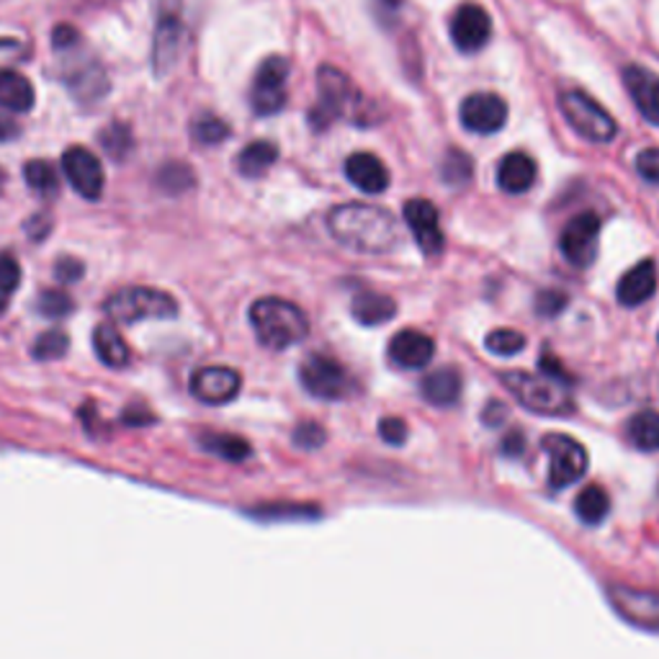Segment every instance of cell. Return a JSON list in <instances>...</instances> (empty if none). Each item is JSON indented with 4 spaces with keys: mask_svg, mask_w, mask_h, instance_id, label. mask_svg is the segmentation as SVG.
Wrapping results in <instances>:
<instances>
[{
    "mask_svg": "<svg viewBox=\"0 0 659 659\" xmlns=\"http://www.w3.org/2000/svg\"><path fill=\"white\" fill-rule=\"evenodd\" d=\"M242 379L234 368L203 366L191 376V395L203 405H227L240 395Z\"/></svg>",
    "mask_w": 659,
    "mask_h": 659,
    "instance_id": "14",
    "label": "cell"
},
{
    "mask_svg": "<svg viewBox=\"0 0 659 659\" xmlns=\"http://www.w3.org/2000/svg\"><path fill=\"white\" fill-rule=\"evenodd\" d=\"M433 356H436L433 337L420 333V330H402V333H397L389 343L391 364L399 368H407V372L428 366L430 360H433Z\"/></svg>",
    "mask_w": 659,
    "mask_h": 659,
    "instance_id": "17",
    "label": "cell"
},
{
    "mask_svg": "<svg viewBox=\"0 0 659 659\" xmlns=\"http://www.w3.org/2000/svg\"><path fill=\"white\" fill-rule=\"evenodd\" d=\"M657 292V263L652 258L634 265L629 273H624V279L618 281L616 296L624 307H641L649 302Z\"/></svg>",
    "mask_w": 659,
    "mask_h": 659,
    "instance_id": "20",
    "label": "cell"
},
{
    "mask_svg": "<svg viewBox=\"0 0 659 659\" xmlns=\"http://www.w3.org/2000/svg\"><path fill=\"white\" fill-rule=\"evenodd\" d=\"M422 397L433 407H453L461 397V374L453 366H443L428 374L420 384Z\"/></svg>",
    "mask_w": 659,
    "mask_h": 659,
    "instance_id": "24",
    "label": "cell"
},
{
    "mask_svg": "<svg viewBox=\"0 0 659 659\" xmlns=\"http://www.w3.org/2000/svg\"><path fill=\"white\" fill-rule=\"evenodd\" d=\"M201 446L217 457H222L227 461H245L250 457V443L245 438L232 436V433H203L201 436Z\"/></svg>",
    "mask_w": 659,
    "mask_h": 659,
    "instance_id": "32",
    "label": "cell"
},
{
    "mask_svg": "<svg viewBox=\"0 0 659 659\" xmlns=\"http://www.w3.org/2000/svg\"><path fill=\"white\" fill-rule=\"evenodd\" d=\"M567 304H569L567 294L559 292V289H546V292H541L536 296V315L546 320L559 317L562 312L567 310Z\"/></svg>",
    "mask_w": 659,
    "mask_h": 659,
    "instance_id": "41",
    "label": "cell"
},
{
    "mask_svg": "<svg viewBox=\"0 0 659 659\" xmlns=\"http://www.w3.org/2000/svg\"><path fill=\"white\" fill-rule=\"evenodd\" d=\"M289 101V62L284 57H269L258 67L253 88H250V106L258 116H273Z\"/></svg>",
    "mask_w": 659,
    "mask_h": 659,
    "instance_id": "9",
    "label": "cell"
},
{
    "mask_svg": "<svg viewBox=\"0 0 659 659\" xmlns=\"http://www.w3.org/2000/svg\"><path fill=\"white\" fill-rule=\"evenodd\" d=\"M637 172L649 184L659 186V147H652V150H645L637 155Z\"/></svg>",
    "mask_w": 659,
    "mask_h": 659,
    "instance_id": "45",
    "label": "cell"
},
{
    "mask_svg": "<svg viewBox=\"0 0 659 659\" xmlns=\"http://www.w3.org/2000/svg\"><path fill=\"white\" fill-rule=\"evenodd\" d=\"M292 438H294V443L300 446V449L315 451V449H320V446H325L327 433H325V428L320 426V422L304 420V422H300V426L294 428V436Z\"/></svg>",
    "mask_w": 659,
    "mask_h": 659,
    "instance_id": "40",
    "label": "cell"
},
{
    "mask_svg": "<svg viewBox=\"0 0 659 659\" xmlns=\"http://www.w3.org/2000/svg\"><path fill=\"white\" fill-rule=\"evenodd\" d=\"M461 124L474 135H494L505 127L508 104L494 93H472L461 104Z\"/></svg>",
    "mask_w": 659,
    "mask_h": 659,
    "instance_id": "15",
    "label": "cell"
},
{
    "mask_svg": "<svg viewBox=\"0 0 659 659\" xmlns=\"http://www.w3.org/2000/svg\"><path fill=\"white\" fill-rule=\"evenodd\" d=\"M538 168L536 160L525 153H510L498 165V186L505 193H525L529 188L536 184Z\"/></svg>",
    "mask_w": 659,
    "mask_h": 659,
    "instance_id": "22",
    "label": "cell"
},
{
    "mask_svg": "<svg viewBox=\"0 0 659 659\" xmlns=\"http://www.w3.org/2000/svg\"><path fill=\"white\" fill-rule=\"evenodd\" d=\"M541 372H544L546 376H552V379H559L567 384V372H564L559 358H554L552 353H544V356H541Z\"/></svg>",
    "mask_w": 659,
    "mask_h": 659,
    "instance_id": "50",
    "label": "cell"
},
{
    "mask_svg": "<svg viewBox=\"0 0 659 659\" xmlns=\"http://www.w3.org/2000/svg\"><path fill=\"white\" fill-rule=\"evenodd\" d=\"M23 176H27V184L34 193H39V196H54V193H57L60 178L46 160H29L27 168H23Z\"/></svg>",
    "mask_w": 659,
    "mask_h": 659,
    "instance_id": "34",
    "label": "cell"
},
{
    "mask_svg": "<svg viewBox=\"0 0 659 659\" xmlns=\"http://www.w3.org/2000/svg\"><path fill=\"white\" fill-rule=\"evenodd\" d=\"M62 172L70 180V186L75 188L83 199L96 201L104 193V165L85 147H70L62 153Z\"/></svg>",
    "mask_w": 659,
    "mask_h": 659,
    "instance_id": "11",
    "label": "cell"
},
{
    "mask_svg": "<svg viewBox=\"0 0 659 659\" xmlns=\"http://www.w3.org/2000/svg\"><path fill=\"white\" fill-rule=\"evenodd\" d=\"M624 83L626 91L631 93L639 114L645 116L649 124L659 127V75L641 65H629L624 70Z\"/></svg>",
    "mask_w": 659,
    "mask_h": 659,
    "instance_id": "19",
    "label": "cell"
},
{
    "mask_svg": "<svg viewBox=\"0 0 659 659\" xmlns=\"http://www.w3.org/2000/svg\"><path fill=\"white\" fill-rule=\"evenodd\" d=\"M52 44H54V50L65 54V52L77 50V46H81V34H77L73 27H67V23H62V27L54 29Z\"/></svg>",
    "mask_w": 659,
    "mask_h": 659,
    "instance_id": "46",
    "label": "cell"
},
{
    "mask_svg": "<svg viewBox=\"0 0 659 659\" xmlns=\"http://www.w3.org/2000/svg\"><path fill=\"white\" fill-rule=\"evenodd\" d=\"M327 230L341 245L366 255L391 253L399 242L397 217L374 203H343L327 215Z\"/></svg>",
    "mask_w": 659,
    "mask_h": 659,
    "instance_id": "1",
    "label": "cell"
},
{
    "mask_svg": "<svg viewBox=\"0 0 659 659\" xmlns=\"http://www.w3.org/2000/svg\"><path fill=\"white\" fill-rule=\"evenodd\" d=\"M484 345L494 356H517L525 348V335L517 333V330H494V333L484 337Z\"/></svg>",
    "mask_w": 659,
    "mask_h": 659,
    "instance_id": "38",
    "label": "cell"
},
{
    "mask_svg": "<svg viewBox=\"0 0 659 659\" xmlns=\"http://www.w3.org/2000/svg\"><path fill=\"white\" fill-rule=\"evenodd\" d=\"M405 222L410 227L415 242L422 253L436 258L443 253L446 238L441 232V222H438V209L433 201L428 199H410L405 203Z\"/></svg>",
    "mask_w": 659,
    "mask_h": 659,
    "instance_id": "13",
    "label": "cell"
},
{
    "mask_svg": "<svg viewBox=\"0 0 659 659\" xmlns=\"http://www.w3.org/2000/svg\"><path fill=\"white\" fill-rule=\"evenodd\" d=\"M472 172H474V160L469 158L467 153L461 150H449L443 158L441 165V178L446 184L459 188V186H467L469 180H472Z\"/></svg>",
    "mask_w": 659,
    "mask_h": 659,
    "instance_id": "35",
    "label": "cell"
},
{
    "mask_svg": "<svg viewBox=\"0 0 659 659\" xmlns=\"http://www.w3.org/2000/svg\"><path fill=\"white\" fill-rule=\"evenodd\" d=\"M255 515H263V517H317L320 510L312 508V505H289V502H284V505H271V508H263V510H255Z\"/></svg>",
    "mask_w": 659,
    "mask_h": 659,
    "instance_id": "43",
    "label": "cell"
},
{
    "mask_svg": "<svg viewBox=\"0 0 659 659\" xmlns=\"http://www.w3.org/2000/svg\"><path fill=\"white\" fill-rule=\"evenodd\" d=\"M379 3H384L387 8H399L402 6V0H379Z\"/></svg>",
    "mask_w": 659,
    "mask_h": 659,
    "instance_id": "54",
    "label": "cell"
},
{
    "mask_svg": "<svg viewBox=\"0 0 659 659\" xmlns=\"http://www.w3.org/2000/svg\"><path fill=\"white\" fill-rule=\"evenodd\" d=\"M626 433H629V441L639 451H659V410H645L634 415Z\"/></svg>",
    "mask_w": 659,
    "mask_h": 659,
    "instance_id": "29",
    "label": "cell"
},
{
    "mask_svg": "<svg viewBox=\"0 0 659 659\" xmlns=\"http://www.w3.org/2000/svg\"><path fill=\"white\" fill-rule=\"evenodd\" d=\"M106 315L116 325H137L143 320H170L178 315V304L168 292L150 286H127L106 302Z\"/></svg>",
    "mask_w": 659,
    "mask_h": 659,
    "instance_id": "5",
    "label": "cell"
},
{
    "mask_svg": "<svg viewBox=\"0 0 659 659\" xmlns=\"http://www.w3.org/2000/svg\"><path fill=\"white\" fill-rule=\"evenodd\" d=\"M250 325L258 343L271 351H286L302 343L310 335V320L296 304L279 300V296H263L250 307Z\"/></svg>",
    "mask_w": 659,
    "mask_h": 659,
    "instance_id": "3",
    "label": "cell"
},
{
    "mask_svg": "<svg viewBox=\"0 0 659 659\" xmlns=\"http://www.w3.org/2000/svg\"><path fill=\"white\" fill-rule=\"evenodd\" d=\"M500 381L505 384L510 395H513L525 410L536 415H552V418H562V415L575 412V399H572L567 384L552 379V376L505 372L500 374Z\"/></svg>",
    "mask_w": 659,
    "mask_h": 659,
    "instance_id": "4",
    "label": "cell"
},
{
    "mask_svg": "<svg viewBox=\"0 0 659 659\" xmlns=\"http://www.w3.org/2000/svg\"><path fill=\"white\" fill-rule=\"evenodd\" d=\"M559 106H562V114L567 116V122L572 124V129H575L577 135H583L585 139H590V143H598V145H608L610 139H616L618 135L616 119L598 104V101L587 96V93L583 91L562 93Z\"/></svg>",
    "mask_w": 659,
    "mask_h": 659,
    "instance_id": "6",
    "label": "cell"
},
{
    "mask_svg": "<svg viewBox=\"0 0 659 659\" xmlns=\"http://www.w3.org/2000/svg\"><path fill=\"white\" fill-rule=\"evenodd\" d=\"M3 307H6V302H3V300H0V312H3Z\"/></svg>",
    "mask_w": 659,
    "mask_h": 659,
    "instance_id": "56",
    "label": "cell"
},
{
    "mask_svg": "<svg viewBox=\"0 0 659 659\" xmlns=\"http://www.w3.org/2000/svg\"><path fill=\"white\" fill-rule=\"evenodd\" d=\"M67 348H70V341L62 330H46V333L36 337L31 353H34L36 360H57L65 356Z\"/></svg>",
    "mask_w": 659,
    "mask_h": 659,
    "instance_id": "37",
    "label": "cell"
},
{
    "mask_svg": "<svg viewBox=\"0 0 659 659\" xmlns=\"http://www.w3.org/2000/svg\"><path fill=\"white\" fill-rule=\"evenodd\" d=\"M93 351L108 368H124L129 364V348L124 343L119 327L114 323H104L93 333Z\"/></svg>",
    "mask_w": 659,
    "mask_h": 659,
    "instance_id": "26",
    "label": "cell"
},
{
    "mask_svg": "<svg viewBox=\"0 0 659 659\" xmlns=\"http://www.w3.org/2000/svg\"><path fill=\"white\" fill-rule=\"evenodd\" d=\"M27 232L31 234V240H44L46 232H50V217L36 215L34 219H29Z\"/></svg>",
    "mask_w": 659,
    "mask_h": 659,
    "instance_id": "52",
    "label": "cell"
},
{
    "mask_svg": "<svg viewBox=\"0 0 659 659\" xmlns=\"http://www.w3.org/2000/svg\"><path fill=\"white\" fill-rule=\"evenodd\" d=\"M21 284V265L11 253L0 255V294H13Z\"/></svg>",
    "mask_w": 659,
    "mask_h": 659,
    "instance_id": "42",
    "label": "cell"
},
{
    "mask_svg": "<svg viewBox=\"0 0 659 659\" xmlns=\"http://www.w3.org/2000/svg\"><path fill=\"white\" fill-rule=\"evenodd\" d=\"M98 143L104 147V153L108 158L122 163L127 160L132 150H135V137H132L129 124L124 122H112L106 129L98 132Z\"/></svg>",
    "mask_w": 659,
    "mask_h": 659,
    "instance_id": "31",
    "label": "cell"
},
{
    "mask_svg": "<svg viewBox=\"0 0 659 659\" xmlns=\"http://www.w3.org/2000/svg\"><path fill=\"white\" fill-rule=\"evenodd\" d=\"M191 135H193V139L199 145L211 147V145L224 143V139L230 137L232 132H230V127H227V122L219 119V116H215V114H201L199 119L193 122Z\"/></svg>",
    "mask_w": 659,
    "mask_h": 659,
    "instance_id": "36",
    "label": "cell"
},
{
    "mask_svg": "<svg viewBox=\"0 0 659 659\" xmlns=\"http://www.w3.org/2000/svg\"><path fill=\"white\" fill-rule=\"evenodd\" d=\"M276 160H279V147L269 143V139H258V143H250L245 150L238 155V168L242 176L261 178L263 172L271 170V165Z\"/></svg>",
    "mask_w": 659,
    "mask_h": 659,
    "instance_id": "28",
    "label": "cell"
},
{
    "mask_svg": "<svg viewBox=\"0 0 659 659\" xmlns=\"http://www.w3.org/2000/svg\"><path fill=\"white\" fill-rule=\"evenodd\" d=\"M610 603L629 624L659 631V593L616 585L610 587Z\"/></svg>",
    "mask_w": 659,
    "mask_h": 659,
    "instance_id": "16",
    "label": "cell"
},
{
    "mask_svg": "<svg viewBox=\"0 0 659 659\" xmlns=\"http://www.w3.org/2000/svg\"><path fill=\"white\" fill-rule=\"evenodd\" d=\"M500 449H502V453H505V457L517 459L525 451V436L521 433V430H510V433L502 438Z\"/></svg>",
    "mask_w": 659,
    "mask_h": 659,
    "instance_id": "49",
    "label": "cell"
},
{
    "mask_svg": "<svg viewBox=\"0 0 659 659\" xmlns=\"http://www.w3.org/2000/svg\"><path fill=\"white\" fill-rule=\"evenodd\" d=\"M544 446L548 461V484L554 490H564L569 484L579 482L587 472V451L583 449V443H577L575 438L564 436V433H548L544 436Z\"/></svg>",
    "mask_w": 659,
    "mask_h": 659,
    "instance_id": "8",
    "label": "cell"
},
{
    "mask_svg": "<svg viewBox=\"0 0 659 659\" xmlns=\"http://www.w3.org/2000/svg\"><path fill=\"white\" fill-rule=\"evenodd\" d=\"M155 180H158V186L163 188L165 193H170V196L186 193L196 186V176H193L191 165L180 163V160L163 163L160 170H158V178H155Z\"/></svg>",
    "mask_w": 659,
    "mask_h": 659,
    "instance_id": "33",
    "label": "cell"
},
{
    "mask_svg": "<svg viewBox=\"0 0 659 659\" xmlns=\"http://www.w3.org/2000/svg\"><path fill=\"white\" fill-rule=\"evenodd\" d=\"M379 436L389 446H402L407 441V422L402 418H381Z\"/></svg>",
    "mask_w": 659,
    "mask_h": 659,
    "instance_id": "44",
    "label": "cell"
},
{
    "mask_svg": "<svg viewBox=\"0 0 659 659\" xmlns=\"http://www.w3.org/2000/svg\"><path fill=\"white\" fill-rule=\"evenodd\" d=\"M34 98V85L27 77L13 73V70L0 73V106L11 108V112H31Z\"/></svg>",
    "mask_w": 659,
    "mask_h": 659,
    "instance_id": "27",
    "label": "cell"
},
{
    "mask_svg": "<svg viewBox=\"0 0 659 659\" xmlns=\"http://www.w3.org/2000/svg\"><path fill=\"white\" fill-rule=\"evenodd\" d=\"M186 46V29L176 13H165L158 23V34H155V50L153 62L155 73L160 77L168 75L180 57Z\"/></svg>",
    "mask_w": 659,
    "mask_h": 659,
    "instance_id": "18",
    "label": "cell"
},
{
    "mask_svg": "<svg viewBox=\"0 0 659 659\" xmlns=\"http://www.w3.org/2000/svg\"><path fill=\"white\" fill-rule=\"evenodd\" d=\"M23 44L19 39H0V73H3L6 65H13L15 60H21Z\"/></svg>",
    "mask_w": 659,
    "mask_h": 659,
    "instance_id": "48",
    "label": "cell"
},
{
    "mask_svg": "<svg viewBox=\"0 0 659 659\" xmlns=\"http://www.w3.org/2000/svg\"><path fill=\"white\" fill-rule=\"evenodd\" d=\"M83 263L75 261V258H62V261L54 265V276H57L62 284H75L77 279H83Z\"/></svg>",
    "mask_w": 659,
    "mask_h": 659,
    "instance_id": "47",
    "label": "cell"
},
{
    "mask_svg": "<svg viewBox=\"0 0 659 659\" xmlns=\"http://www.w3.org/2000/svg\"><path fill=\"white\" fill-rule=\"evenodd\" d=\"M575 510H577L579 521H583V523L600 525L603 521H606V515L610 510L608 492L603 490L600 484H587V488L577 494Z\"/></svg>",
    "mask_w": 659,
    "mask_h": 659,
    "instance_id": "30",
    "label": "cell"
},
{
    "mask_svg": "<svg viewBox=\"0 0 659 659\" xmlns=\"http://www.w3.org/2000/svg\"><path fill=\"white\" fill-rule=\"evenodd\" d=\"M492 36V19L482 6L464 3L451 15V39L461 52H480Z\"/></svg>",
    "mask_w": 659,
    "mask_h": 659,
    "instance_id": "12",
    "label": "cell"
},
{
    "mask_svg": "<svg viewBox=\"0 0 659 659\" xmlns=\"http://www.w3.org/2000/svg\"><path fill=\"white\" fill-rule=\"evenodd\" d=\"M351 315H353V320H356L358 325L376 327V325L389 323V320L397 315V304L387 294H379V292H358L356 296H353Z\"/></svg>",
    "mask_w": 659,
    "mask_h": 659,
    "instance_id": "25",
    "label": "cell"
},
{
    "mask_svg": "<svg viewBox=\"0 0 659 659\" xmlns=\"http://www.w3.org/2000/svg\"><path fill=\"white\" fill-rule=\"evenodd\" d=\"M19 124H15L11 116L0 114V143H11V139L19 137Z\"/></svg>",
    "mask_w": 659,
    "mask_h": 659,
    "instance_id": "53",
    "label": "cell"
},
{
    "mask_svg": "<svg viewBox=\"0 0 659 659\" xmlns=\"http://www.w3.org/2000/svg\"><path fill=\"white\" fill-rule=\"evenodd\" d=\"M345 178L364 193H381L389 188V168L372 153H356L345 160Z\"/></svg>",
    "mask_w": 659,
    "mask_h": 659,
    "instance_id": "21",
    "label": "cell"
},
{
    "mask_svg": "<svg viewBox=\"0 0 659 659\" xmlns=\"http://www.w3.org/2000/svg\"><path fill=\"white\" fill-rule=\"evenodd\" d=\"M317 91L320 101L310 112L312 129L323 132L337 119H348L356 127H368V122H372V104H366L364 93L356 88V83L343 70L333 65L320 67Z\"/></svg>",
    "mask_w": 659,
    "mask_h": 659,
    "instance_id": "2",
    "label": "cell"
},
{
    "mask_svg": "<svg viewBox=\"0 0 659 659\" xmlns=\"http://www.w3.org/2000/svg\"><path fill=\"white\" fill-rule=\"evenodd\" d=\"M3 186H6V170L0 168V191H3Z\"/></svg>",
    "mask_w": 659,
    "mask_h": 659,
    "instance_id": "55",
    "label": "cell"
},
{
    "mask_svg": "<svg viewBox=\"0 0 659 659\" xmlns=\"http://www.w3.org/2000/svg\"><path fill=\"white\" fill-rule=\"evenodd\" d=\"M600 245V217L595 211H583V215L572 217L564 227L559 248L567 263L575 269H587L593 265Z\"/></svg>",
    "mask_w": 659,
    "mask_h": 659,
    "instance_id": "10",
    "label": "cell"
},
{
    "mask_svg": "<svg viewBox=\"0 0 659 659\" xmlns=\"http://www.w3.org/2000/svg\"><path fill=\"white\" fill-rule=\"evenodd\" d=\"M505 418H508V410H505V405L500 402V399H492V402L488 405V410L482 412V420L488 422L490 428L500 426V422H505Z\"/></svg>",
    "mask_w": 659,
    "mask_h": 659,
    "instance_id": "51",
    "label": "cell"
},
{
    "mask_svg": "<svg viewBox=\"0 0 659 659\" xmlns=\"http://www.w3.org/2000/svg\"><path fill=\"white\" fill-rule=\"evenodd\" d=\"M39 312L50 320H60L73 312V300L62 289H46L39 294Z\"/></svg>",
    "mask_w": 659,
    "mask_h": 659,
    "instance_id": "39",
    "label": "cell"
},
{
    "mask_svg": "<svg viewBox=\"0 0 659 659\" xmlns=\"http://www.w3.org/2000/svg\"><path fill=\"white\" fill-rule=\"evenodd\" d=\"M65 83L81 104H93V101L108 93L106 73L101 70L98 62H81L73 70H65Z\"/></svg>",
    "mask_w": 659,
    "mask_h": 659,
    "instance_id": "23",
    "label": "cell"
},
{
    "mask_svg": "<svg viewBox=\"0 0 659 659\" xmlns=\"http://www.w3.org/2000/svg\"><path fill=\"white\" fill-rule=\"evenodd\" d=\"M300 381L312 397L327 399V402L348 399L353 389H356V381H353L348 368L341 360L320 356V353H312V356L304 358V364L300 366Z\"/></svg>",
    "mask_w": 659,
    "mask_h": 659,
    "instance_id": "7",
    "label": "cell"
}]
</instances>
